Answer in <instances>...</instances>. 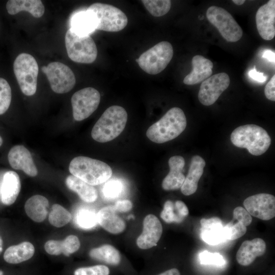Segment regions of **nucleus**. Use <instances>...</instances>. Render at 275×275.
Returning <instances> with one entry per match:
<instances>
[{
	"label": "nucleus",
	"mask_w": 275,
	"mask_h": 275,
	"mask_svg": "<svg viewBox=\"0 0 275 275\" xmlns=\"http://www.w3.org/2000/svg\"><path fill=\"white\" fill-rule=\"evenodd\" d=\"M233 217L231 221L224 226L227 240L237 239L246 232V226L252 222V217L243 207L238 206L233 210Z\"/></svg>",
	"instance_id": "obj_18"
},
{
	"label": "nucleus",
	"mask_w": 275,
	"mask_h": 275,
	"mask_svg": "<svg viewBox=\"0 0 275 275\" xmlns=\"http://www.w3.org/2000/svg\"><path fill=\"white\" fill-rule=\"evenodd\" d=\"M230 77L225 72L213 75L201 84L198 93V99L203 105L209 106L217 100L222 93L230 85Z\"/></svg>",
	"instance_id": "obj_12"
},
{
	"label": "nucleus",
	"mask_w": 275,
	"mask_h": 275,
	"mask_svg": "<svg viewBox=\"0 0 275 275\" xmlns=\"http://www.w3.org/2000/svg\"><path fill=\"white\" fill-rule=\"evenodd\" d=\"M45 251L51 255H59L62 254V241L50 240L44 244Z\"/></svg>",
	"instance_id": "obj_40"
},
{
	"label": "nucleus",
	"mask_w": 275,
	"mask_h": 275,
	"mask_svg": "<svg viewBox=\"0 0 275 275\" xmlns=\"http://www.w3.org/2000/svg\"><path fill=\"white\" fill-rule=\"evenodd\" d=\"M141 2L148 12L155 17L164 15L171 7L170 0H142Z\"/></svg>",
	"instance_id": "obj_33"
},
{
	"label": "nucleus",
	"mask_w": 275,
	"mask_h": 275,
	"mask_svg": "<svg viewBox=\"0 0 275 275\" xmlns=\"http://www.w3.org/2000/svg\"><path fill=\"white\" fill-rule=\"evenodd\" d=\"M109 272L107 266L97 265L77 268L74 271V275H109Z\"/></svg>",
	"instance_id": "obj_37"
},
{
	"label": "nucleus",
	"mask_w": 275,
	"mask_h": 275,
	"mask_svg": "<svg viewBox=\"0 0 275 275\" xmlns=\"http://www.w3.org/2000/svg\"><path fill=\"white\" fill-rule=\"evenodd\" d=\"M0 275H3V272L2 270H0Z\"/></svg>",
	"instance_id": "obj_49"
},
{
	"label": "nucleus",
	"mask_w": 275,
	"mask_h": 275,
	"mask_svg": "<svg viewBox=\"0 0 275 275\" xmlns=\"http://www.w3.org/2000/svg\"><path fill=\"white\" fill-rule=\"evenodd\" d=\"M46 74L52 90L58 94L66 93L71 91L76 83L72 70L66 65L59 62H51L41 68Z\"/></svg>",
	"instance_id": "obj_10"
},
{
	"label": "nucleus",
	"mask_w": 275,
	"mask_h": 275,
	"mask_svg": "<svg viewBox=\"0 0 275 275\" xmlns=\"http://www.w3.org/2000/svg\"><path fill=\"white\" fill-rule=\"evenodd\" d=\"M12 93L8 81L0 77V115L8 109L11 102Z\"/></svg>",
	"instance_id": "obj_35"
},
{
	"label": "nucleus",
	"mask_w": 275,
	"mask_h": 275,
	"mask_svg": "<svg viewBox=\"0 0 275 275\" xmlns=\"http://www.w3.org/2000/svg\"><path fill=\"white\" fill-rule=\"evenodd\" d=\"M122 190V183L116 180L106 183L103 188V193L107 198H114L117 197Z\"/></svg>",
	"instance_id": "obj_39"
},
{
	"label": "nucleus",
	"mask_w": 275,
	"mask_h": 275,
	"mask_svg": "<svg viewBox=\"0 0 275 275\" xmlns=\"http://www.w3.org/2000/svg\"><path fill=\"white\" fill-rule=\"evenodd\" d=\"M200 224V236L206 243L214 245L227 240L224 226L219 218H202Z\"/></svg>",
	"instance_id": "obj_17"
},
{
	"label": "nucleus",
	"mask_w": 275,
	"mask_h": 275,
	"mask_svg": "<svg viewBox=\"0 0 275 275\" xmlns=\"http://www.w3.org/2000/svg\"><path fill=\"white\" fill-rule=\"evenodd\" d=\"M157 275H180V273L178 269L175 268H173L167 270Z\"/></svg>",
	"instance_id": "obj_45"
},
{
	"label": "nucleus",
	"mask_w": 275,
	"mask_h": 275,
	"mask_svg": "<svg viewBox=\"0 0 275 275\" xmlns=\"http://www.w3.org/2000/svg\"><path fill=\"white\" fill-rule=\"evenodd\" d=\"M199 258L201 264L204 265L221 267L226 262L223 256L219 253H211L206 250L199 254Z\"/></svg>",
	"instance_id": "obj_36"
},
{
	"label": "nucleus",
	"mask_w": 275,
	"mask_h": 275,
	"mask_svg": "<svg viewBox=\"0 0 275 275\" xmlns=\"http://www.w3.org/2000/svg\"><path fill=\"white\" fill-rule=\"evenodd\" d=\"M232 2L237 5H241L243 4L245 2L244 0H233Z\"/></svg>",
	"instance_id": "obj_46"
},
{
	"label": "nucleus",
	"mask_w": 275,
	"mask_h": 275,
	"mask_svg": "<svg viewBox=\"0 0 275 275\" xmlns=\"http://www.w3.org/2000/svg\"><path fill=\"white\" fill-rule=\"evenodd\" d=\"M35 253L34 245L29 242L9 247L4 254V259L8 263L17 264L31 258Z\"/></svg>",
	"instance_id": "obj_29"
},
{
	"label": "nucleus",
	"mask_w": 275,
	"mask_h": 275,
	"mask_svg": "<svg viewBox=\"0 0 275 275\" xmlns=\"http://www.w3.org/2000/svg\"><path fill=\"white\" fill-rule=\"evenodd\" d=\"M208 20L219 31L228 42H235L239 40L243 31L232 15L223 8L212 6L206 11Z\"/></svg>",
	"instance_id": "obj_9"
},
{
	"label": "nucleus",
	"mask_w": 275,
	"mask_h": 275,
	"mask_svg": "<svg viewBox=\"0 0 275 275\" xmlns=\"http://www.w3.org/2000/svg\"><path fill=\"white\" fill-rule=\"evenodd\" d=\"M188 212L187 206L182 201L177 200L174 203L168 200L164 204L160 216L167 223H180L188 215Z\"/></svg>",
	"instance_id": "obj_28"
},
{
	"label": "nucleus",
	"mask_w": 275,
	"mask_h": 275,
	"mask_svg": "<svg viewBox=\"0 0 275 275\" xmlns=\"http://www.w3.org/2000/svg\"><path fill=\"white\" fill-rule=\"evenodd\" d=\"M65 43L68 56L73 62L90 64L96 59L97 46L90 35H79L70 28L66 33Z\"/></svg>",
	"instance_id": "obj_6"
},
{
	"label": "nucleus",
	"mask_w": 275,
	"mask_h": 275,
	"mask_svg": "<svg viewBox=\"0 0 275 275\" xmlns=\"http://www.w3.org/2000/svg\"><path fill=\"white\" fill-rule=\"evenodd\" d=\"M245 209L254 217L267 221L275 216V197L268 194L251 196L243 202Z\"/></svg>",
	"instance_id": "obj_13"
},
{
	"label": "nucleus",
	"mask_w": 275,
	"mask_h": 275,
	"mask_svg": "<svg viewBox=\"0 0 275 275\" xmlns=\"http://www.w3.org/2000/svg\"><path fill=\"white\" fill-rule=\"evenodd\" d=\"M204 159L199 156H193L188 172L184 181L181 187V191L185 196H189L194 194L198 188V184L205 166Z\"/></svg>",
	"instance_id": "obj_22"
},
{
	"label": "nucleus",
	"mask_w": 275,
	"mask_h": 275,
	"mask_svg": "<svg viewBox=\"0 0 275 275\" xmlns=\"http://www.w3.org/2000/svg\"><path fill=\"white\" fill-rule=\"evenodd\" d=\"M248 74L251 78L260 82H263L267 80V77L263 73L258 72L256 70L255 66L249 71Z\"/></svg>",
	"instance_id": "obj_43"
},
{
	"label": "nucleus",
	"mask_w": 275,
	"mask_h": 275,
	"mask_svg": "<svg viewBox=\"0 0 275 275\" xmlns=\"http://www.w3.org/2000/svg\"><path fill=\"white\" fill-rule=\"evenodd\" d=\"M186 118L179 107L170 109L146 131L147 138L155 143L162 144L179 136L185 129Z\"/></svg>",
	"instance_id": "obj_1"
},
{
	"label": "nucleus",
	"mask_w": 275,
	"mask_h": 275,
	"mask_svg": "<svg viewBox=\"0 0 275 275\" xmlns=\"http://www.w3.org/2000/svg\"><path fill=\"white\" fill-rule=\"evenodd\" d=\"M89 256L94 260L111 265H118L121 260L119 251L109 244H104L92 249L89 252Z\"/></svg>",
	"instance_id": "obj_30"
},
{
	"label": "nucleus",
	"mask_w": 275,
	"mask_h": 275,
	"mask_svg": "<svg viewBox=\"0 0 275 275\" xmlns=\"http://www.w3.org/2000/svg\"><path fill=\"white\" fill-rule=\"evenodd\" d=\"M71 25L70 28L79 35H89L95 30L94 20L87 11L75 14L71 19Z\"/></svg>",
	"instance_id": "obj_31"
},
{
	"label": "nucleus",
	"mask_w": 275,
	"mask_h": 275,
	"mask_svg": "<svg viewBox=\"0 0 275 275\" xmlns=\"http://www.w3.org/2000/svg\"><path fill=\"white\" fill-rule=\"evenodd\" d=\"M100 101V94L94 88L87 87L77 91L71 99L74 119L79 121L88 118L96 110Z\"/></svg>",
	"instance_id": "obj_11"
},
{
	"label": "nucleus",
	"mask_w": 275,
	"mask_h": 275,
	"mask_svg": "<svg viewBox=\"0 0 275 275\" xmlns=\"http://www.w3.org/2000/svg\"><path fill=\"white\" fill-rule=\"evenodd\" d=\"M3 240L1 237L0 236V254L3 251Z\"/></svg>",
	"instance_id": "obj_47"
},
{
	"label": "nucleus",
	"mask_w": 275,
	"mask_h": 275,
	"mask_svg": "<svg viewBox=\"0 0 275 275\" xmlns=\"http://www.w3.org/2000/svg\"><path fill=\"white\" fill-rule=\"evenodd\" d=\"M231 141L237 147L246 148L253 155L259 156L269 148L271 139L267 131L255 124L238 127L231 134Z\"/></svg>",
	"instance_id": "obj_3"
},
{
	"label": "nucleus",
	"mask_w": 275,
	"mask_h": 275,
	"mask_svg": "<svg viewBox=\"0 0 275 275\" xmlns=\"http://www.w3.org/2000/svg\"><path fill=\"white\" fill-rule=\"evenodd\" d=\"M173 48L168 41H161L143 52L136 59L140 67L146 73L155 75L162 71L173 56Z\"/></svg>",
	"instance_id": "obj_8"
},
{
	"label": "nucleus",
	"mask_w": 275,
	"mask_h": 275,
	"mask_svg": "<svg viewBox=\"0 0 275 275\" xmlns=\"http://www.w3.org/2000/svg\"><path fill=\"white\" fill-rule=\"evenodd\" d=\"M266 251V243L261 238H256L245 240L240 245L236 253L237 262L242 266L252 264L256 257L263 255Z\"/></svg>",
	"instance_id": "obj_19"
},
{
	"label": "nucleus",
	"mask_w": 275,
	"mask_h": 275,
	"mask_svg": "<svg viewBox=\"0 0 275 275\" xmlns=\"http://www.w3.org/2000/svg\"><path fill=\"white\" fill-rule=\"evenodd\" d=\"M21 183L18 175L14 171L6 172L3 176L1 187V199L6 205L13 204L20 191Z\"/></svg>",
	"instance_id": "obj_24"
},
{
	"label": "nucleus",
	"mask_w": 275,
	"mask_h": 275,
	"mask_svg": "<svg viewBox=\"0 0 275 275\" xmlns=\"http://www.w3.org/2000/svg\"><path fill=\"white\" fill-rule=\"evenodd\" d=\"M170 172L163 179L162 187L166 190L177 189L182 186L185 177L182 173L185 164L183 157L174 156L169 160Z\"/></svg>",
	"instance_id": "obj_20"
},
{
	"label": "nucleus",
	"mask_w": 275,
	"mask_h": 275,
	"mask_svg": "<svg viewBox=\"0 0 275 275\" xmlns=\"http://www.w3.org/2000/svg\"><path fill=\"white\" fill-rule=\"evenodd\" d=\"M86 11L94 20L95 30L117 32L123 30L128 23L126 14L111 5L96 3L90 5Z\"/></svg>",
	"instance_id": "obj_5"
},
{
	"label": "nucleus",
	"mask_w": 275,
	"mask_h": 275,
	"mask_svg": "<svg viewBox=\"0 0 275 275\" xmlns=\"http://www.w3.org/2000/svg\"><path fill=\"white\" fill-rule=\"evenodd\" d=\"M65 183L67 187L76 193L84 202L92 203L97 200L98 193L96 188L78 178L69 175Z\"/></svg>",
	"instance_id": "obj_27"
},
{
	"label": "nucleus",
	"mask_w": 275,
	"mask_h": 275,
	"mask_svg": "<svg viewBox=\"0 0 275 275\" xmlns=\"http://www.w3.org/2000/svg\"><path fill=\"white\" fill-rule=\"evenodd\" d=\"M80 241L78 237L73 235H70L62 240V254L69 256L76 252L80 247Z\"/></svg>",
	"instance_id": "obj_38"
},
{
	"label": "nucleus",
	"mask_w": 275,
	"mask_h": 275,
	"mask_svg": "<svg viewBox=\"0 0 275 275\" xmlns=\"http://www.w3.org/2000/svg\"><path fill=\"white\" fill-rule=\"evenodd\" d=\"M2 144H3V139L0 136V147L2 146Z\"/></svg>",
	"instance_id": "obj_48"
},
{
	"label": "nucleus",
	"mask_w": 275,
	"mask_h": 275,
	"mask_svg": "<svg viewBox=\"0 0 275 275\" xmlns=\"http://www.w3.org/2000/svg\"><path fill=\"white\" fill-rule=\"evenodd\" d=\"M263 58L266 59L267 60L271 62L274 63V52L270 50H266L263 52L262 54Z\"/></svg>",
	"instance_id": "obj_44"
},
{
	"label": "nucleus",
	"mask_w": 275,
	"mask_h": 275,
	"mask_svg": "<svg viewBox=\"0 0 275 275\" xmlns=\"http://www.w3.org/2000/svg\"><path fill=\"white\" fill-rule=\"evenodd\" d=\"M275 75H273L264 89L266 97L271 101H275Z\"/></svg>",
	"instance_id": "obj_41"
},
{
	"label": "nucleus",
	"mask_w": 275,
	"mask_h": 275,
	"mask_svg": "<svg viewBox=\"0 0 275 275\" xmlns=\"http://www.w3.org/2000/svg\"><path fill=\"white\" fill-rule=\"evenodd\" d=\"M13 70L21 92L29 96L35 94L39 72L38 65L35 58L26 53L19 54L14 62Z\"/></svg>",
	"instance_id": "obj_7"
},
{
	"label": "nucleus",
	"mask_w": 275,
	"mask_h": 275,
	"mask_svg": "<svg viewBox=\"0 0 275 275\" xmlns=\"http://www.w3.org/2000/svg\"><path fill=\"white\" fill-rule=\"evenodd\" d=\"M131 202L128 200H119L116 202L113 207L116 211L119 212H126L130 211L132 208Z\"/></svg>",
	"instance_id": "obj_42"
},
{
	"label": "nucleus",
	"mask_w": 275,
	"mask_h": 275,
	"mask_svg": "<svg viewBox=\"0 0 275 275\" xmlns=\"http://www.w3.org/2000/svg\"><path fill=\"white\" fill-rule=\"evenodd\" d=\"M192 71L183 79L187 85L198 84L208 78L212 73L213 63L201 55L195 56L191 60Z\"/></svg>",
	"instance_id": "obj_21"
},
{
	"label": "nucleus",
	"mask_w": 275,
	"mask_h": 275,
	"mask_svg": "<svg viewBox=\"0 0 275 275\" xmlns=\"http://www.w3.org/2000/svg\"><path fill=\"white\" fill-rule=\"evenodd\" d=\"M76 224L81 228L89 229L94 227L97 223V214L91 210H79L75 217Z\"/></svg>",
	"instance_id": "obj_34"
},
{
	"label": "nucleus",
	"mask_w": 275,
	"mask_h": 275,
	"mask_svg": "<svg viewBox=\"0 0 275 275\" xmlns=\"http://www.w3.org/2000/svg\"><path fill=\"white\" fill-rule=\"evenodd\" d=\"M258 32L266 40L272 39L275 36V1L270 0L261 6L256 14Z\"/></svg>",
	"instance_id": "obj_14"
},
{
	"label": "nucleus",
	"mask_w": 275,
	"mask_h": 275,
	"mask_svg": "<svg viewBox=\"0 0 275 275\" xmlns=\"http://www.w3.org/2000/svg\"><path fill=\"white\" fill-rule=\"evenodd\" d=\"M127 118V113L123 107L112 105L108 107L93 127L92 138L99 143L115 139L124 129Z\"/></svg>",
	"instance_id": "obj_2"
},
{
	"label": "nucleus",
	"mask_w": 275,
	"mask_h": 275,
	"mask_svg": "<svg viewBox=\"0 0 275 275\" xmlns=\"http://www.w3.org/2000/svg\"><path fill=\"white\" fill-rule=\"evenodd\" d=\"M71 213L61 205L54 204L49 213L48 220L51 225L56 227H62L67 224L71 219Z\"/></svg>",
	"instance_id": "obj_32"
},
{
	"label": "nucleus",
	"mask_w": 275,
	"mask_h": 275,
	"mask_svg": "<svg viewBox=\"0 0 275 275\" xmlns=\"http://www.w3.org/2000/svg\"><path fill=\"white\" fill-rule=\"evenodd\" d=\"M143 224V231L136 239V244L139 248L146 250L156 245L162 233V226L153 214L146 216Z\"/></svg>",
	"instance_id": "obj_15"
},
{
	"label": "nucleus",
	"mask_w": 275,
	"mask_h": 275,
	"mask_svg": "<svg viewBox=\"0 0 275 275\" xmlns=\"http://www.w3.org/2000/svg\"><path fill=\"white\" fill-rule=\"evenodd\" d=\"M49 202L41 195H35L29 198L24 205L25 211L33 221L40 223L46 217Z\"/></svg>",
	"instance_id": "obj_26"
},
{
	"label": "nucleus",
	"mask_w": 275,
	"mask_h": 275,
	"mask_svg": "<svg viewBox=\"0 0 275 275\" xmlns=\"http://www.w3.org/2000/svg\"><path fill=\"white\" fill-rule=\"evenodd\" d=\"M97 220L98 224L112 234H120L126 228L125 222L117 214L113 206L101 208L97 213Z\"/></svg>",
	"instance_id": "obj_23"
},
{
	"label": "nucleus",
	"mask_w": 275,
	"mask_h": 275,
	"mask_svg": "<svg viewBox=\"0 0 275 275\" xmlns=\"http://www.w3.org/2000/svg\"><path fill=\"white\" fill-rule=\"evenodd\" d=\"M6 9L10 15L26 11L36 18L41 17L45 12V7L40 0H9L7 2Z\"/></svg>",
	"instance_id": "obj_25"
},
{
	"label": "nucleus",
	"mask_w": 275,
	"mask_h": 275,
	"mask_svg": "<svg viewBox=\"0 0 275 275\" xmlns=\"http://www.w3.org/2000/svg\"><path fill=\"white\" fill-rule=\"evenodd\" d=\"M69 170L72 175L92 186L106 182L113 174L106 163L86 156L74 157L69 164Z\"/></svg>",
	"instance_id": "obj_4"
},
{
	"label": "nucleus",
	"mask_w": 275,
	"mask_h": 275,
	"mask_svg": "<svg viewBox=\"0 0 275 275\" xmlns=\"http://www.w3.org/2000/svg\"><path fill=\"white\" fill-rule=\"evenodd\" d=\"M8 159L13 169L22 170L31 177L38 174V170L31 154L24 146L16 145L13 147L9 152Z\"/></svg>",
	"instance_id": "obj_16"
}]
</instances>
